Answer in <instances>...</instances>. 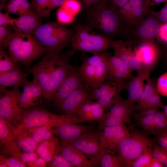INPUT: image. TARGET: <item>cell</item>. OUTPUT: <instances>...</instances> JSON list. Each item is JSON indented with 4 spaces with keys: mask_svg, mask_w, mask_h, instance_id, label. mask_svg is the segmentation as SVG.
<instances>
[{
    "mask_svg": "<svg viewBox=\"0 0 167 167\" xmlns=\"http://www.w3.org/2000/svg\"><path fill=\"white\" fill-rule=\"evenodd\" d=\"M19 85L8 91L0 86V117L6 119L16 127L20 122L23 110L19 105L21 92Z\"/></svg>",
    "mask_w": 167,
    "mask_h": 167,
    "instance_id": "7",
    "label": "cell"
},
{
    "mask_svg": "<svg viewBox=\"0 0 167 167\" xmlns=\"http://www.w3.org/2000/svg\"><path fill=\"white\" fill-rule=\"evenodd\" d=\"M76 52L71 48L61 54L47 52L42 59L29 70L41 87L43 98L53 101L55 92L66 76L75 68L71 63Z\"/></svg>",
    "mask_w": 167,
    "mask_h": 167,
    "instance_id": "1",
    "label": "cell"
},
{
    "mask_svg": "<svg viewBox=\"0 0 167 167\" xmlns=\"http://www.w3.org/2000/svg\"><path fill=\"white\" fill-rule=\"evenodd\" d=\"M134 71L118 57L111 55L108 60V73L106 81L115 82L126 81L134 76Z\"/></svg>",
    "mask_w": 167,
    "mask_h": 167,
    "instance_id": "19",
    "label": "cell"
},
{
    "mask_svg": "<svg viewBox=\"0 0 167 167\" xmlns=\"http://www.w3.org/2000/svg\"><path fill=\"white\" fill-rule=\"evenodd\" d=\"M163 58L165 62L167 65V49H164L163 52Z\"/></svg>",
    "mask_w": 167,
    "mask_h": 167,
    "instance_id": "60",
    "label": "cell"
},
{
    "mask_svg": "<svg viewBox=\"0 0 167 167\" xmlns=\"http://www.w3.org/2000/svg\"><path fill=\"white\" fill-rule=\"evenodd\" d=\"M84 122L80 118L64 114L57 115L33 107L23 110L21 121L16 127L14 133L16 135L23 130L43 126H49L54 128L65 123Z\"/></svg>",
    "mask_w": 167,
    "mask_h": 167,
    "instance_id": "5",
    "label": "cell"
},
{
    "mask_svg": "<svg viewBox=\"0 0 167 167\" xmlns=\"http://www.w3.org/2000/svg\"><path fill=\"white\" fill-rule=\"evenodd\" d=\"M10 25L0 26V43L2 44L10 36L13 31Z\"/></svg>",
    "mask_w": 167,
    "mask_h": 167,
    "instance_id": "47",
    "label": "cell"
},
{
    "mask_svg": "<svg viewBox=\"0 0 167 167\" xmlns=\"http://www.w3.org/2000/svg\"><path fill=\"white\" fill-rule=\"evenodd\" d=\"M92 98L89 91L85 86L72 92L63 101L60 108L64 114L79 118L78 111L82 105Z\"/></svg>",
    "mask_w": 167,
    "mask_h": 167,
    "instance_id": "17",
    "label": "cell"
},
{
    "mask_svg": "<svg viewBox=\"0 0 167 167\" xmlns=\"http://www.w3.org/2000/svg\"><path fill=\"white\" fill-rule=\"evenodd\" d=\"M9 14L6 12L3 13L0 12V26L4 25L11 26L14 22L15 18L11 17Z\"/></svg>",
    "mask_w": 167,
    "mask_h": 167,
    "instance_id": "49",
    "label": "cell"
},
{
    "mask_svg": "<svg viewBox=\"0 0 167 167\" xmlns=\"http://www.w3.org/2000/svg\"><path fill=\"white\" fill-rule=\"evenodd\" d=\"M16 126L9 121L0 117V144L1 148L15 140Z\"/></svg>",
    "mask_w": 167,
    "mask_h": 167,
    "instance_id": "28",
    "label": "cell"
},
{
    "mask_svg": "<svg viewBox=\"0 0 167 167\" xmlns=\"http://www.w3.org/2000/svg\"><path fill=\"white\" fill-rule=\"evenodd\" d=\"M38 155L34 152H21L19 156V160L24 163L35 161L38 158Z\"/></svg>",
    "mask_w": 167,
    "mask_h": 167,
    "instance_id": "46",
    "label": "cell"
},
{
    "mask_svg": "<svg viewBox=\"0 0 167 167\" xmlns=\"http://www.w3.org/2000/svg\"><path fill=\"white\" fill-rule=\"evenodd\" d=\"M17 63L4 50L0 49V74L13 70L17 65Z\"/></svg>",
    "mask_w": 167,
    "mask_h": 167,
    "instance_id": "35",
    "label": "cell"
},
{
    "mask_svg": "<svg viewBox=\"0 0 167 167\" xmlns=\"http://www.w3.org/2000/svg\"><path fill=\"white\" fill-rule=\"evenodd\" d=\"M5 48L8 49L10 56L15 62H22L26 66L47 52L33 35L15 30L4 43L0 44L1 49Z\"/></svg>",
    "mask_w": 167,
    "mask_h": 167,
    "instance_id": "3",
    "label": "cell"
},
{
    "mask_svg": "<svg viewBox=\"0 0 167 167\" xmlns=\"http://www.w3.org/2000/svg\"><path fill=\"white\" fill-rule=\"evenodd\" d=\"M92 129L91 126L79 125L76 123H67L53 128L52 132L59 137L62 144H63L74 140L84 133Z\"/></svg>",
    "mask_w": 167,
    "mask_h": 167,
    "instance_id": "21",
    "label": "cell"
},
{
    "mask_svg": "<svg viewBox=\"0 0 167 167\" xmlns=\"http://www.w3.org/2000/svg\"><path fill=\"white\" fill-rule=\"evenodd\" d=\"M47 162L43 159L40 157L35 161L28 162L27 164L29 167H44L46 166Z\"/></svg>",
    "mask_w": 167,
    "mask_h": 167,
    "instance_id": "52",
    "label": "cell"
},
{
    "mask_svg": "<svg viewBox=\"0 0 167 167\" xmlns=\"http://www.w3.org/2000/svg\"><path fill=\"white\" fill-rule=\"evenodd\" d=\"M81 3L82 11L87 10L100 3L103 0H79Z\"/></svg>",
    "mask_w": 167,
    "mask_h": 167,
    "instance_id": "50",
    "label": "cell"
},
{
    "mask_svg": "<svg viewBox=\"0 0 167 167\" xmlns=\"http://www.w3.org/2000/svg\"><path fill=\"white\" fill-rule=\"evenodd\" d=\"M15 140L19 148L23 152H34L39 145L32 139L26 129L18 132L16 135Z\"/></svg>",
    "mask_w": 167,
    "mask_h": 167,
    "instance_id": "29",
    "label": "cell"
},
{
    "mask_svg": "<svg viewBox=\"0 0 167 167\" xmlns=\"http://www.w3.org/2000/svg\"><path fill=\"white\" fill-rule=\"evenodd\" d=\"M85 86L78 68H75L66 76L55 92L53 101L60 108L64 100L75 90Z\"/></svg>",
    "mask_w": 167,
    "mask_h": 167,
    "instance_id": "13",
    "label": "cell"
},
{
    "mask_svg": "<svg viewBox=\"0 0 167 167\" xmlns=\"http://www.w3.org/2000/svg\"><path fill=\"white\" fill-rule=\"evenodd\" d=\"M166 128L167 116L164 111L158 109L155 117L153 135H158Z\"/></svg>",
    "mask_w": 167,
    "mask_h": 167,
    "instance_id": "34",
    "label": "cell"
},
{
    "mask_svg": "<svg viewBox=\"0 0 167 167\" xmlns=\"http://www.w3.org/2000/svg\"><path fill=\"white\" fill-rule=\"evenodd\" d=\"M63 25L57 21H48L34 31L33 35L46 48L47 52L60 54L68 46L59 36V32Z\"/></svg>",
    "mask_w": 167,
    "mask_h": 167,
    "instance_id": "8",
    "label": "cell"
},
{
    "mask_svg": "<svg viewBox=\"0 0 167 167\" xmlns=\"http://www.w3.org/2000/svg\"><path fill=\"white\" fill-rule=\"evenodd\" d=\"M58 154L74 167H94L92 162L86 155L74 147L67 144L60 145Z\"/></svg>",
    "mask_w": 167,
    "mask_h": 167,
    "instance_id": "22",
    "label": "cell"
},
{
    "mask_svg": "<svg viewBox=\"0 0 167 167\" xmlns=\"http://www.w3.org/2000/svg\"><path fill=\"white\" fill-rule=\"evenodd\" d=\"M164 6L158 12L160 13L167 14V0L165 2Z\"/></svg>",
    "mask_w": 167,
    "mask_h": 167,
    "instance_id": "59",
    "label": "cell"
},
{
    "mask_svg": "<svg viewBox=\"0 0 167 167\" xmlns=\"http://www.w3.org/2000/svg\"><path fill=\"white\" fill-rule=\"evenodd\" d=\"M160 95L156 90L147 101L145 105L144 110L150 108L163 109L164 105Z\"/></svg>",
    "mask_w": 167,
    "mask_h": 167,
    "instance_id": "41",
    "label": "cell"
},
{
    "mask_svg": "<svg viewBox=\"0 0 167 167\" xmlns=\"http://www.w3.org/2000/svg\"><path fill=\"white\" fill-rule=\"evenodd\" d=\"M131 46L143 68L152 70L162 54L158 43L155 40H145Z\"/></svg>",
    "mask_w": 167,
    "mask_h": 167,
    "instance_id": "11",
    "label": "cell"
},
{
    "mask_svg": "<svg viewBox=\"0 0 167 167\" xmlns=\"http://www.w3.org/2000/svg\"><path fill=\"white\" fill-rule=\"evenodd\" d=\"M2 148V152L4 155H10L11 157L19 160V156L21 151L15 139Z\"/></svg>",
    "mask_w": 167,
    "mask_h": 167,
    "instance_id": "40",
    "label": "cell"
},
{
    "mask_svg": "<svg viewBox=\"0 0 167 167\" xmlns=\"http://www.w3.org/2000/svg\"><path fill=\"white\" fill-rule=\"evenodd\" d=\"M90 159L94 167H124L114 151L102 147L96 156Z\"/></svg>",
    "mask_w": 167,
    "mask_h": 167,
    "instance_id": "25",
    "label": "cell"
},
{
    "mask_svg": "<svg viewBox=\"0 0 167 167\" xmlns=\"http://www.w3.org/2000/svg\"><path fill=\"white\" fill-rule=\"evenodd\" d=\"M153 157L167 167V149L156 143L152 152Z\"/></svg>",
    "mask_w": 167,
    "mask_h": 167,
    "instance_id": "39",
    "label": "cell"
},
{
    "mask_svg": "<svg viewBox=\"0 0 167 167\" xmlns=\"http://www.w3.org/2000/svg\"><path fill=\"white\" fill-rule=\"evenodd\" d=\"M163 109V111H164L166 116H167V105L164 106Z\"/></svg>",
    "mask_w": 167,
    "mask_h": 167,
    "instance_id": "61",
    "label": "cell"
},
{
    "mask_svg": "<svg viewBox=\"0 0 167 167\" xmlns=\"http://www.w3.org/2000/svg\"><path fill=\"white\" fill-rule=\"evenodd\" d=\"M9 0H0V9L5 8Z\"/></svg>",
    "mask_w": 167,
    "mask_h": 167,
    "instance_id": "58",
    "label": "cell"
},
{
    "mask_svg": "<svg viewBox=\"0 0 167 167\" xmlns=\"http://www.w3.org/2000/svg\"><path fill=\"white\" fill-rule=\"evenodd\" d=\"M105 111L103 107L97 101L88 100L81 106L78 111L79 118L85 122L99 120L104 116Z\"/></svg>",
    "mask_w": 167,
    "mask_h": 167,
    "instance_id": "23",
    "label": "cell"
},
{
    "mask_svg": "<svg viewBox=\"0 0 167 167\" xmlns=\"http://www.w3.org/2000/svg\"><path fill=\"white\" fill-rule=\"evenodd\" d=\"M129 134L120 143L116 152L125 167L133 162L148 148L156 143L154 139L144 131L131 126Z\"/></svg>",
    "mask_w": 167,
    "mask_h": 167,
    "instance_id": "4",
    "label": "cell"
},
{
    "mask_svg": "<svg viewBox=\"0 0 167 167\" xmlns=\"http://www.w3.org/2000/svg\"><path fill=\"white\" fill-rule=\"evenodd\" d=\"M161 24L155 12L151 11L139 24L126 30L125 37L133 45L145 40H155Z\"/></svg>",
    "mask_w": 167,
    "mask_h": 167,
    "instance_id": "10",
    "label": "cell"
},
{
    "mask_svg": "<svg viewBox=\"0 0 167 167\" xmlns=\"http://www.w3.org/2000/svg\"><path fill=\"white\" fill-rule=\"evenodd\" d=\"M111 48L114 56L122 61L134 71H139L144 68L134 53L131 44L122 39L113 40Z\"/></svg>",
    "mask_w": 167,
    "mask_h": 167,
    "instance_id": "15",
    "label": "cell"
},
{
    "mask_svg": "<svg viewBox=\"0 0 167 167\" xmlns=\"http://www.w3.org/2000/svg\"><path fill=\"white\" fill-rule=\"evenodd\" d=\"M154 145L146 150L133 162L131 167H148L153 157L152 152Z\"/></svg>",
    "mask_w": 167,
    "mask_h": 167,
    "instance_id": "36",
    "label": "cell"
},
{
    "mask_svg": "<svg viewBox=\"0 0 167 167\" xmlns=\"http://www.w3.org/2000/svg\"><path fill=\"white\" fill-rule=\"evenodd\" d=\"M60 145L54 137L40 143L36 151L38 156L47 162L58 154Z\"/></svg>",
    "mask_w": 167,
    "mask_h": 167,
    "instance_id": "27",
    "label": "cell"
},
{
    "mask_svg": "<svg viewBox=\"0 0 167 167\" xmlns=\"http://www.w3.org/2000/svg\"><path fill=\"white\" fill-rule=\"evenodd\" d=\"M110 54L107 50L91 56L83 52L79 73L88 89L106 81L108 73V60Z\"/></svg>",
    "mask_w": 167,
    "mask_h": 167,
    "instance_id": "6",
    "label": "cell"
},
{
    "mask_svg": "<svg viewBox=\"0 0 167 167\" xmlns=\"http://www.w3.org/2000/svg\"><path fill=\"white\" fill-rule=\"evenodd\" d=\"M128 2L132 8L150 6L147 0H130Z\"/></svg>",
    "mask_w": 167,
    "mask_h": 167,
    "instance_id": "51",
    "label": "cell"
},
{
    "mask_svg": "<svg viewBox=\"0 0 167 167\" xmlns=\"http://www.w3.org/2000/svg\"><path fill=\"white\" fill-rule=\"evenodd\" d=\"M29 135L33 141L37 143H40L43 141L41 134L34 132Z\"/></svg>",
    "mask_w": 167,
    "mask_h": 167,
    "instance_id": "57",
    "label": "cell"
},
{
    "mask_svg": "<svg viewBox=\"0 0 167 167\" xmlns=\"http://www.w3.org/2000/svg\"><path fill=\"white\" fill-rule=\"evenodd\" d=\"M165 165L156 158L152 157L148 167H164Z\"/></svg>",
    "mask_w": 167,
    "mask_h": 167,
    "instance_id": "56",
    "label": "cell"
},
{
    "mask_svg": "<svg viewBox=\"0 0 167 167\" xmlns=\"http://www.w3.org/2000/svg\"><path fill=\"white\" fill-rule=\"evenodd\" d=\"M132 8L128 2L118 8V13L122 23L126 30L132 26Z\"/></svg>",
    "mask_w": 167,
    "mask_h": 167,
    "instance_id": "33",
    "label": "cell"
},
{
    "mask_svg": "<svg viewBox=\"0 0 167 167\" xmlns=\"http://www.w3.org/2000/svg\"><path fill=\"white\" fill-rule=\"evenodd\" d=\"M130 0H107L110 4L118 8L128 2Z\"/></svg>",
    "mask_w": 167,
    "mask_h": 167,
    "instance_id": "53",
    "label": "cell"
},
{
    "mask_svg": "<svg viewBox=\"0 0 167 167\" xmlns=\"http://www.w3.org/2000/svg\"><path fill=\"white\" fill-rule=\"evenodd\" d=\"M135 110L136 105H131L121 98L99 120V129L102 130L107 127L123 123L132 126L131 118Z\"/></svg>",
    "mask_w": 167,
    "mask_h": 167,
    "instance_id": "9",
    "label": "cell"
},
{
    "mask_svg": "<svg viewBox=\"0 0 167 167\" xmlns=\"http://www.w3.org/2000/svg\"><path fill=\"white\" fill-rule=\"evenodd\" d=\"M61 7L75 15L82 11L83 6L79 0H65Z\"/></svg>",
    "mask_w": 167,
    "mask_h": 167,
    "instance_id": "37",
    "label": "cell"
},
{
    "mask_svg": "<svg viewBox=\"0 0 167 167\" xmlns=\"http://www.w3.org/2000/svg\"><path fill=\"white\" fill-rule=\"evenodd\" d=\"M63 144L69 145L74 147L89 159L96 156L101 148L98 131L95 132L92 130L85 132L74 140Z\"/></svg>",
    "mask_w": 167,
    "mask_h": 167,
    "instance_id": "16",
    "label": "cell"
},
{
    "mask_svg": "<svg viewBox=\"0 0 167 167\" xmlns=\"http://www.w3.org/2000/svg\"><path fill=\"white\" fill-rule=\"evenodd\" d=\"M98 132L101 147L115 152L121 141L129 134L130 129L123 123L105 127Z\"/></svg>",
    "mask_w": 167,
    "mask_h": 167,
    "instance_id": "14",
    "label": "cell"
},
{
    "mask_svg": "<svg viewBox=\"0 0 167 167\" xmlns=\"http://www.w3.org/2000/svg\"><path fill=\"white\" fill-rule=\"evenodd\" d=\"M56 15L57 21L63 24L72 23L74 20L75 16L61 7L57 10Z\"/></svg>",
    "mask_w": 167,
    "mask_h": 167,
    "instance_id": "38",
    "label": "cell"
},
{
    "mask_svg": "<svg viewBox=\"0 0 167 167\" xmlns=\"http://www.w3.org/2000/svg\"><path fill=\"white\" fill-rule=\"evenodd\" d=\"M156 90V83L153 79L149 77L146 80L143 90L136 103V110L138 112L144 110L147 101Z\"/></svg>",
    "mask_w": 167,
    "mask_h": 167,
    "instance_id": "30",
    "label": "cell"
},
{
    "mask_svg": "<svg viewBox=\"0 0 167 167\" xmlns=\"http://www.w3.org/2000/svg\"><path fill=\"white\" fill-rule=\"evenodd\" d=\"M21 87L23 89L20 93L19 105L23 110L34 107L43 97L42 88L38 82L34 79L31 82L28 80Z\"/></svg>",
    "mask_w": 167,
    "mask_h": 167,
    "instance_id": "18",
    "label": "cell"
},
{
    "mask_svg": "<svg viewBox=\"0 0 167 167\" xmlns=\"http://www.w3.org/2000/svg\"><path fill=\"white\" fill-rule=\"evenodd\" d=\"M65 0H50L49 11L51 13L52 10L55 8L60 6Z\"/></svg>",
    "mask_w": 167,
    "mask_h": 167,
    "instance_id": "54",
    "label": "cell"
},
{
    "mask_svg": "<svg viewBox=\"0 0 167 167\" xmlns=\"http://www.w3.org/2000/svg\"><path fill=\"white\" fill-rule=\"evenodd\" d=\"M50 166L52 167H74L62 156L58 154L51 161Z\"/></svg>",
    "mask_w": 167,
    "mask_h": 167,
    "instance_id": "45",
    "label": "cell"
},
{
    "mask_svg": "<svg viewBox=\"0 0 167 167\" xmlns=\"http://www.w3.org/2000/svg\"><path fill=\"white\" fill-rule=\"evenodd\" d=\"M53 130H47L43 131L41 134L43 141L51 139L54 137L53 136Z\"/></svg>",
    "mask_w": 167,
    "mask_h": 167,
    "instance_id": "55",
    "label": "cell"
},
{
    "mask_svg": "<svg viewBox=\"0 0 167 167\" xmlns=\"http://www.w3.org/2000/svg\"><path fill=\"white\" fill-rule=\"evenodd\" d=\"M165 148L167 149V146L166 148Z\"/></svg>",
    "mask_w": 167,
    "mask_h": 167,
    "instance_id": "62",
    "label": "cell"
},
{
    "mask_svg": "<svg viewBox=\"0 0 167 167\" xmlns=\"http://www.w3.org/2000/svg\"><path fill=\"white\" fill-rule=\"evenodd\" d=\"M156 38L159 45L167 49V22L161 24Z\"/></svg>",
    "mask_w": 167,
    "mask_h": 167,
    "instance_id": "43",
    "label": "cell"
},
{
    "mask_svg": "<svg viewBox=\"0 0 167 167\" xmlns=\"http://www.w3.org/2000/svg\"><path fill=\"white\" fill-rule=\"evenodd\" d=\"M82 11L84 14L81 24L112 40L125 37L126 29L121 21L118 8L110 4L107 0Z\"/></svg>",
    "mask_w": 167,
    "mask_h": 167,
    "instance_id": "2",
    "label": "cell"
},
{
    "mask_svg": "<svg viewBox=\"0 0 167 167\" xmlns=\"http://www.w3.org/2000/svg\"><path fill=\"white\" fill-rule=\"evenodd\" d=\"M74 29L75 32L71 41L81 40L87 42L93 46L96 54L111 48L113 40L99 33H91L92 30L81 24H76Z\"/></svg>",
    "mask_w": 167,
    "mask_h": 167,
    "instance_id": "12",
    "label": "cell"
},
{
    "mask_svg": "<svg viewBox=\"0 0 167 167\" xmlns=\"http://www.w3.org/2000/svg\"><path fill=\"white\" fill-rule=\"evenodd\" d=\"M5 9L6 12L15 14L19 16L32 11L28 0H9Z\"/></svg>",
    "mask_w": 167,
    "mask_h": 167,
    "instance_id": "31",
    "label": "cell"
},
{
    "mask_svg": "<svg viewBox=\"0 0 167 167\" xmlns=\"http://www.w3.org/2000/svg\"><path fill=\"white\" fill-rule=\"evenodd\" d=\"M154 137V139L156 143L164 148H166L167 146V128Z\"/></svg>",
    "mask_w": 167,
    "mask_h": 167,
    "instance_id": "48",
    "label": "cell"
},
{
    "mask_svg": "<svg viewBox=\"0 0 167 167\" xmlns=\"http://www.w3.org/2000/svg\"><path fill=\"white\" fill-rule=\"evenodd\" d=\"M29 74L23 72L17 65L12 70L0 74V86L5 87L17 85L22 86L28 81Z\"/></svg>",
    "mask_w": 167,
    "mask_h": 167,
    "instance_id": "26",
    "label": "cell"
},
{
    "mask_svg": "<svg viewBox=\"0 0 167 167\" xmlns=\"http://www.w3.org/2000/svg\"><path fill=\"white\" fill-rule=\"evenodd\" d=\"M50 0H32L30 3L31 9L40 16L48 18Z\"/></svg>",
    "mask_w": 167,
    "mask_h": 167,
    "instance_id": "32",
    "label": "cell"
},
{
    "mask_svg": "<svg viewBox=\"0 0 167 167\" xmlns=\"http://www.w3.org/2000/svg\"><path fill=\"white\" fill-rule=\"evenodd\" d=\"M152 71L151 69L144 68L131 79L126 88L128 97L126 101L128 103L135 105L144 87L145 81L150 77Z\"/></svg>",
    "mask_w": 167,
    "mask_h": 167,
    "instance_id": "20",
    "label": "cell"
},
{
    "mask_svg": "<svg viewBox=\"0 0 167 167\" xmlns=\"http://www.w3.org/2000/svg\"><path fill=\"white\" fill-rule=\"evenodd\" d=\"M156 85L157 90L159 94L167 96V72L159 77Z\"/></svg>",
    "mask_w": 167,
    "mask_h": 167,
    "instance_id": "44",
    "label": "cell"
},
{
    "mask_svg": "<svg viewBox=\"0 0 167 167\" xmlns=\"http://www.w3.org/2000/svg\"><path fill=\"white\" fill-rule=\"evenodd\" d=\"M159 109L150 108L132 115L135 125L148 135H153L154 119Z\"/></svg>",
    "mask_w": 167,
    "mask_h": 167,
    "instance_id": "24",
    "label": "cell"
},
{
    "mask_svg": "<svg viewBox=\"0 0 167 167\" xmlns=\"http://www.w3.org/2000/svg\"><path fill=\"white\" fill-rule=\"evenodd\" d=\"M0 167H24V164L13 157L5 158L3 155L0 156Z\"/></svg>",
    "mask_w": 167,
    "mask_h": 167,
    "instance_id": "42",
    "label": "cell"
}]
</instances>
